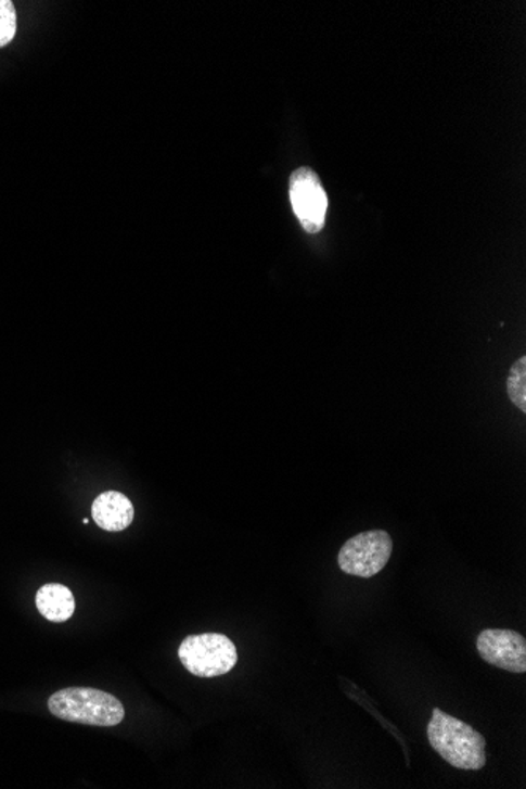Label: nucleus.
Returning a JSON list of instances; mask_svg holds the SVG:
<instances>
[{"label": "nucleus", "mask_w": 526, "mask_h": 789, "mask_svg": "<svg viewBox=\"0 0 526 789\" xmlns=\"http://www.w3.org/2000/svg\"><path fill=\"white\" fill-rule=\"evenodd\" d=\"M432 749L456 769L479 771L486 766V739L473 726L435 708L427 725Z\"/></svg>", "instance_id": "1"}, {"label": "nucleus", "mask_w": 526, "mask_h": 789, "mask_svg": "<svg viewBox=\"0 0 526 789\" xmlns=\"http://www.w3.org/2000/svg\"><path fill=\"white\" fill-rule=\"evenodd\" d=\"M48 709L55 717L73 724L116 726L125 718V708L114 695L90 687H69L51 695Z\"/></svg>", "instance_id": "2"}, {"label": "nucleus", "mask_w": 526, "mask_h": 789, "mask_svg": "<svg viewBox=\"0 0 526 789\" xmlns=\"http://www.w3.org/2000/svg\"><path fill=\"white\" fill-rule=\"evenodd\" d=\"M179 658L184 669L198 677L226 675L239 661L235 645L222 634L190 635L181 641Z\"/></svg>", "instance_id": "3"}, {"label": "nucleus", "mask_w": 526, "mask_h": 789, "mask_svg": "<svg viewBox=\"0 0 526 789\" xmlns=\"http://www.w3.org/2000/svg\"><path fill=\"white\" fill-rule=\"evenodd\" d=\"M392 553V536L383 530H372L350 537L341 547L337 564L348 575L371 578L388 564Z\"/></svg>", "instance_id": "4"}, {"label": "nucleus", "mask_w": 526, "mask_h": 789, "mask_svg": "<svg viewBox=\"0 0 526 789\" xmlns=\"http://www.w3.org/2000/svg\"><path fill=\"white\" fill-rule=\"evenodd\" d=\"M292 207L299 225L308 233H317L325 226L329 198L320 177L311 167H298L288 180Z\"/></svg>", "instance_id": "5"}, {"label": "nucleus", "mask_w": 526, "mask_h": 789, "mask_svg": "<svg viewBox=\"0 0 526 789\" xmlns=\"http://www.w3.org/2000/svg\"><path fill=\"white\" fill-rule=\"evenodd\" d=\"M483 661L510 673L526 672V640L518 632L508 628H486L476 638Z\"/></svg>", "instance_id": "6"}, {"label": "nucleus", "mask_w": 526, "mask_h": 789, "mask_svg": "<svg viewBox=\"0 0 526 789\" xmlns=\"http://www.w3.org/2000/svg\"><path fill=\"white\" fill-rule=\"evenodd\" d=\"M92 516L100 529L113 533L124 532L134 519V508L120 492H104L93 501Z\"/></svg>", "instance_id": "7"}, {"label": "nucleus", "mask_w": 526, "mask_h": 789, "mask_svg": "<svg viewBox=\"0 0 526 789\" xmlns=\"http://www.w3.org/2000/svg\"><path fill=\"white\" fill-rule=\"evenodd\" d=\"M38 612L51 623H65L75 613V596L72 589L59 583H48L35 597Z\"/></svg>", "instance_id": "8"}, {"label": "nucleus", "mask_w": 526, "mask_h": 789, "mask_svg": "<svg viewBox=\"0 0 526 789\" xmlns=\"http://www.w3.org/2000/svg\"><path fill=\"white\" fill-rule=\"evenodd\" d=\"M508 396L515 407L526 411V356H521L512 365L510 377H508Z\"/></svg>", "instance_id": "9"}, {"label": "nucleus", "mask_w": 526, "mask_h": 789, "mask_svg": "<svg viewBox=\"0 0 526 789\" xmlns=\"http://www.w3.org/2000/svg\"><path fill=\"white\" fill-rule=\"evenodd\" d=\"M17 29L16 9L10 0H0V48L15 38Z\"/></svg>", "instance_id": "10"}]
</instances>
